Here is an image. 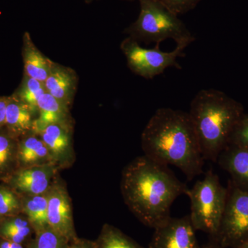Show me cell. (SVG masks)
<instances>
[{"instance_id":"obj_1","label":"cell","mask_w":248,"mask_h":248,"mask_svg":"<svg viewBox=\"0 0 248 248\" xmlns=\"http://www.w3.org/2000/svg\"><path fill=\"white\" fill-rule=\"evenodd\" d=\"M187 189L169 166L144 155L122 170L121 192L125 205L139 221L153 229L170 218L172 203Z\"/></svg>"},{"instance_id":"obj_2","label":"cell","mask_w":248,"mask_h":248,"mask_svg":"<svg viewBox=\"0 0 248 248\" xmlns=\"http://www.w3.org/2000/svg\"><path fill=\"white\" fill-rule=\"evenodd\" d=\"M141 147L145 156L175 166L188 180L203 173L205 160L187 112L157 109L142 133Z\"/></svg>"},{"instance_id":"obj_3","label":"cell","mask_w":248,"mask_h":248,"mask_svg":"<svg viewBox=\"0 0 248 248\" xmlns=\"http://www.w3.org/2000/svg\"><path fill=\"white\" fill-rule=\"evenodd\" d=\"M244 113L242 104L221 91L203 89L197 93L188 114L204 160L217 162Z\"/></svg>"},{"instance_id":"obj_4","label":"cell","mask_w":248,"mask_h":248,"mask_svg":"<svg viewBox=\"0 0 248 248\" xmlns=\"http://www.w3.org/2000/svg\"><path fill=\"white\" fill-rule=\"evenodd\" d=\"M140 13L138 19L125 30L130 37L146 43L160 45L171 39L177 46L187 47L195 37L179 19L158 0H139Z\"/></svg>"},{"instance_id":"obj_5","label":"cell","mask_w":248,"mask_h":248,"mask_svg":"<svg viewBox=\"0 0 248 248\" xmlns=\"http://www.w3.org/2000/svg\"><path fill=\"white\" fill-rule=\"evenodd\" d=\"M186 195L190 201L191 223L196 231H202L215 240L226 208L228 189L222 185L219 178L213 170L197 181Z\"/></svg>"},{"instance_id":"obj_6","label":"cell","mask_w":248,"mask_h":248,"mask_svg":"<svg viewBox=\"0 0 248 248\" xmlns=\"http://www.w3.org/2000/svg\"><path fill=\"white\" fill-rule=\"evenodd\" d=\"M186 48L184 46H177L170 52L160 50L159 45L153 48H145L131 37L124 40L121 45L130 69L146 79H153L171 67L182 69L177 59L185 56Z\"/></svg>"},{"instance_id":"obj_7","label":"cell","mask_w":248,"mask_h":248,"mask_svg":"<svg viewBox=\"0 0 248 248\" xmlns=\"http://www.w3.org/2000/svg\"><path fill=\"white\" fill-rule=\"evenodd\" d=\"M227 189L226 208L214 241L221 248H233L248 239V192L240 190L230 182Z\"/></svg>"},{"instance_id":"obj_8","label":"cell","mask_w":248,"mask_h":248,"mask_svg":"<svg viewBox=\"0 0 248 248\" xmlns=\"http://www.w3.org/2000/svg\"><path fill=\"white\" fill-rule=\"evenodd\" d=\"M47 198L48 226L69 241L76 239L78 236L73 222L71 198L66 184L60 176L55 178L47 192Z\"/></svg>"},{"instance_id":"obj_9","label":"cell","mask_w":248,"mask_h":248,"mask_svg":"<svg viewBox=\"0 0 248 248\" xmlns=\"http://www.w3.org/2000/svg\"><path fill=\"white\" fill-rule=\"evenodd\" d=\"M154 230L147 248H202L189 215L181 218L171 217Z\"/></svg>"},{"instance_id":"obj_10","label":"cell","mask_w":248,"mask_h":248,"mask_svg":"<svg viewBox=\"0 0 248 248\" xmlns=\"http://www.w3.org/2000/svg\"><path fill=\"white\" fill-rule=\"evenodd\" d=\"M58 168L55 164L18 169L4 179L9 187L22 195H42L48 192L55 178Z\"/></svg>"},{"instance_id":"obj_11","label":"cell","mask_w":248,"mask_h":248,"mask_svg":"<svg viewBox=\"0 0 248 248\" xmlns=\"http://www.w3.org/2000/svg\"><path fill=\"white\" fill-rule=\"evenodd\" d=\"M72 125L52 124L37 134L48 148L59 170L71 167L76 155L73 146Z\"/></svg>"},{"instance_id":"obj_12","label":"cell","mask_w":248,"mask_h":248,"mask_svg":"<svg viewBox=\"0 0 248 248\" xmlns=\"http://www.w3.org/2000/svg\"><path fill=\"white\" fill-rule=\"evenodd\" d=\"M217 163L229 174V182L233 186L248 192V148L228 145Z\"/></svg>"},{"instance_id":"obj_13","label":"cell","mask_w":248,"mask_h":248,"mask_svg":"<svg viewBox=\"0 0 248 248\" xmlns=\"http://www.w3.org/2000/svg\"><path fill=\"white\" fill-rule=\"evenodd\" d=\"M44 84L46 93L70 108L77 86V76L73 70L54 63Z\"/></svg>"},{"instance_id":"obj_14","label":"cell","mask_w":248,"mask_h":248,"mask_svg":"<svg viewBox=\"0 0 248 248\" xmlns=\"http://www.w3.org/2000/svg\"><path fill=\"white\" fill-rule=\"evenodd\" d=\"M37 115L33 121L32 130V133L36 135L52 124L72 125L69 108L48 93H45L39 99Z\"/></svg>"},{"instance_id":"obj_15","label":"cell","mask_w":248,"mask_h":248,"mask_svg":"<svg viewBox=\"0 0 248 248\" xmlns=\"http://www.w3.org/2000/svg\"><path fill=\"white\" fill-rule=\"evenodd\" d=\"M17 163L18 169L55 164L45 143L34 133L29 134L18 141Z\"/></svg>"},{"instance_id":"obj_16","label":"cell","mask_w":248,"mask_h":248,"mask_svg":"<svg viewBox=\"0 0 248 248\" xmlns=\"http://www.w3.org/2000/svg\"><path fill=\"white\" fill-rule=\"evenodd\" d=\"M30 108L18 97H9L6 107L4 125L14 138L26 136L32 133L35 119Z\"/></svg>"},{"instance_id":"obj_17","label":"cell","mask_w":248,"mask_h":248,"mask_svg":"<svg viewBox=\"0 0 248 248\" xmlns=\"http://www.w3.org/2000/svg\"><path fill=\"white\" fill-rule=\"evenodd\" d=\"M23 57L26 76L45 83L51 71L54 62L35 46L28 32L24 37Z\"/></svg>"},{"instance_id":"obj_18","label":"cell","mask_w":248,"mask_h":248,"mask_svg":"<svg viewBox=\"0 0 248 248\" xmlns=\"http://www.w3.org/2000/svg\"><path fill=\"white\" fill-rule=\"evenodd\" d=\"M19 195L22 201V214L27 217L34 232H36L48 226L47 192L37 195Z\"/></svg>"},{"instance_id":"obj_19","label":"cell","mask_w":248,"mask_h":248,"mask_svg":"<svg viewBox=\"0 0 248 248\" xmlns=\"http://www.w3.org/2000/svg\"><path fill=\"white\" fill-rule=\"evenodd\" d=\"M32 233L35 232L25 215L0 218V239L22 244Z\"/></svg>"},{"instance_id":"obj_20","label":"cell","mask_w":248,"mask_h":248,"mask_svg":"<svg viewBox=\"0 0 248 248\" xmlns=\"http://www.w3.org/2000/svg\"><path fill=\"white\" fill-rule=\"evenodd\" d=\"M17 138L0 133V178L4 179L18 169Z\"/></svg>"},{"instance_id":"obj_21","label":"cell","mask_w":248,"mask_h":248,"mask_svg":"<svg viewBox=\"0 0 248 248\" xmlns=\"http://www.w3.org/2000/svg\"><path fill=\"white\" fill-rule=\"evenodd\" d=\"M95 242L98 248H144L118 228L109 224L104 225Z\"/></svg>"},{"instance_id":"obj_22","label":"cell","mask_w":248,"mask_h":248,"mask_svg":"<svg viewBox=\"0 0 248 248\" xmlns=\"http://www.w3.org/2000/svg\"><path fill=\"white\" fill-rule=\"evenodd\" d=\"M46 93L44 83L26 76L17 97L27 104L34 115L38 113L39 99Z\"/></svg>"},{"instance_id":"obj_23","label":"cell","mask_w":248,"mask_h":248,"mask_svg":"<svg viewBox=\"0 0 248 248\" xmlns=\"http://www.w3.org/2000/svg\"><path fill=\"white\" fill-rule=\"evenodd\" d=\"M70 241L49 226L35 232L27 248H68Z\"/></svg>"},{"instance_id":"obj_24","label":"cell","mask_w":248,"mask_h":248,"mask_svg":"<svg viewBox=\"0 0 248 248\" xmlns=\"http://www.w3.org/2000/svg\"><path fill=\"white\" fill-rule=\"evenodd\" d=\"M22 214L20 196L9 186H0V217L16 216Z\"/></svg>"},{"instance_id":"obj_25","label":"cell","mask_w":248,"mask_h":248,"mask_svg":"<svg viewBox=\"0 0 248 248\" xmlns=\"http://www.w3.org/2000/svg\"><path fill=\"white\" fill-rule=\"evenodd\" d=\"M229 145L248 148V113H244L232 133Z\"/></svg>"},{"instance_id":"obj_26","label":"cell","mask_w":248,"mask_h":248,"mask_svg":"<svg viewBox=\"0 0 248 248\" xmlns=\"http://www.w3.org/2000/svg\"><path fill=\"white\" fill-rule=\"evenodd\" d=\"M173 14H185L195 9L202 0H158Z\"/></svg>"},{"instance_id":"obj_27","label":"cell","mask_w":248,"mask_h":248,"mask_svg":"<svg viewBox=\"0 0 248 248\" xmlns=\"http://www.w3.org/2000/svg\"><path fill=\"white\" fill-rule=\"evenodd\" d=\"M68 248H98V247L95 241L93 242L89 240L77 237L70 241Z\"/></svg>"},{"instance_id":"obj_28","label":"cell","mask_w":248,"mask_h":248,"mask_svg":"<svg viewBox=\"0 0 248 248\" xmlns=\"http://www.w3.org/2000/svg\"><path fill=\"white\" fill-rule=\"evenodd\" d=\"M9 97H0V126L4 125Z\"/></svg>"},{"instance_id":"obj_29","label":"cell","mask_w":248,"mask_h":248,"mask_svg":"<svg viewBox=\"0 0 248 248\" xmlns=\"http://www.w3.org/2000/svg\"><path fill=\"white\" fill-rule=\"evenodd\" d=\"M0 248H24L22 244L0 239Z\"/></svg>"},{"instance_id":"obj_30","label":"cell","mask_w":248,"mask_h":248,"mask_svg":"<svg viewBox=\"0 0 248 248\" xmlns=\"http://www.w3.org/2000/svg\"><path fill=\"white\" fill-rule=\"evenodd\" d=\"M202 248H221L218 243L214 240L209 239V241L205 246H202Z\"/></svg>"},{"instance_id":"obj_31","label":"cell","mask_w":248,"mask_h":248,"mask_svg":"<svg viewBox=\"0 0 248 248\" xmlns=\"http://www.w3.org/2000/svg\"><path fill=\"white\" fill-rule=\"evenodd\" d=\"M233 248H248V239L245 240L242 243Z\"/></svg>"},{"instance_id":"obj_32","label":"cell","mask_w":248,"mask_h":248,"mask_svg":"<svg viewBox=\"0 0 248 248\" xmlns=\"http://www.w3.org/2000/svg\"><path fill=\"white\" fill-rule=\"evenodd\" d=\"M130 1H133V0H130Z\"/></svg>"},{"instance_id":"obj_33","label":"cell","mask_w":248,"mask_h":248,"mask_svg":"<svg viewBox=\"0 0 248 248\" xmlns=\"http://www.w3.org/2000/svg\"><path fill=\"white\" fill-rule=\"evenodd\" d=\"M1 218V217H0V218Z\"/></svg>"},{"instance_id":"obj_34","label":"cell","mask_w":248,"mask_h":248,"mask_svg":"<svg viewBox=\"0 0 248 248\" xmlns=\"http://www.w3.org/2000/svg\"><path fill=\"white\" fill-rule=\"evenodd\" d=\"M88 1H89V0H88Z\"/></svg>"}]
</instances>
